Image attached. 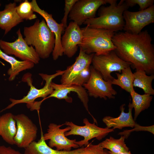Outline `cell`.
I'll return each instance as SVG.
<instances>
[{
	"label": "cell",
	"instance_id": "cell-34",
	"mask_svg": "<svg viewBox=\"0 0 154 154\" xmlns=\"http://www.w3.org/2000/svg\"><path fill=\"white\" fill-rule=\"evenodd\" d=\"M109 154H131L130 151H128L127 152H122L117 153H112L109 151H108Z\"/></svg>",
	"mask_w": 154,
	"mask_h": 154
},
{
	"label": "cell",
	"instance_id": "cell-30",
	"mask_svg": "<svg viewBox=\"0 0 154 154\" xmlns=\"http://www.w3.org/2000/svg\"><path fill=\"white\" fill-rule=\"evenodd\" d=\"M104 149L100 143L96 145L90 143L84 147L81 152L78 154H104Z\"/></svg>",
	"mask_w": 154,
	"mask_h": 154
},
{
	"label": "cell",
	"instance_id": "cell-26",
	"mask_svg": "<svg viewBox=\"0 0 154 154\" xmlns=\"http://www.w3.org/2000/svg\"><path fill=\"white\" fill-rule=\"evenodd\" d=\"M125 137L121 135L118 139H116L110 136L100 143L101 146L104 149L109 150V151L115 153L127 152L129 151L125 142Z\"/></svg>",
	"mask_w": 154,
	"mask_h": 154
},
{
	"label": "cell",
	"instance_id": "cell-33",
	"mask_svg": "<svg viewBox=\"0 0 154 154\" xmlns=\"http://www.w3.org/2000/svg\"><path fill=\"white\" fill-rule=\"evenodd\" d=\"M0 154H24L16 151L11 147L5 145L0 146Z\"/></svg>",
	"mask_w": 154,
	"mask_h": 154
},
{
	"label": "cell",
	"instance_id": "cell-17",
	"mask_svg": "<svg viewBox=\"0 0 154 154\" xmlns=\"http://www.w3.org/2000/svg\"><path fill=\"white\" fill-rule=\"evenodd\" d=\"M78 56L74 64L64 70L60 80L61 84H70L75 78L85 68L89 67L92 63L94 54H88L80 48Z\"/></svg>",
	"mask_w": 154,
	"mask_h": 154
},
{
	"label": "cell",
	"instance_id": "cell-12",
	"mask_svg": "<svg viewBox=\"0 0 154 154\" xmlns=\"http://www.w3.org/2000/svg\"><path fill=\"white\" fill-rule=\"evenodd\" d=\"M17 127L14 138L15 144L25 148L35 141L37 136V127L27 116L23 114L15 115Z\"/></svg>",
	"mask_w": 154,
	"mask_h": 154
},
{
	"label": "cell",
	"instance_id": "cell-23",
	"mask_svg": "<svg viewBox=\"0 0 154 154\" xmlns=\"http://www.w3.org/2000/svg\"><path fill=\"white\" fill-rule=\"evenodd\" d=\"M133 74V86L142 89L145 94L154 95V90L152 86V82L154 79L153 74L148 76L145 71L139 70H136Z\"/></svg>",
	"mask_w": 154,
	"mask_h": 154
},
{
	"label": "cell",
	"instance_id": "cell-14",
	"mask_svg": "<svg viewBox=\"0 0 154 154\" xmlns=\"http://www.w3.org/2000/svg\"><path fill=\"white\" fill-rule=\"evenodd\" d=\"M50 86L53 90L52 93L45 98L46 99L51 97H54L59 99H64L68 102L71 103L72 99L68 96V94L71 92L76 93L84 106L87 111L92 117L94 121L96 119L90 113L89 110L88 102V95L87 92L82 86L73 84L66 85L58 84L52 82L50 83Z\"/></svg>",
	"mask_w": 154,
	"mask_h": 154
},
{
	"label": "cell",
	"instance_id": "cell-27",
	"mask_svg": "<svg viewBox=\"0 0 154 154\" xmlns=\"http://www.w3.org/2000/svg\"><path fill=\"white\" fill-rule=\"evenodd\" d=\"M16 11L19 17L23 20H31L37 18L32 9L31 2L28 0H25L17 6Z\"/></svg>",
	"mask_w": 154,
	"mask_h": 154
},
{
	"label": "cell",
	"instance_id": "cell-28",
	"mask_svg": "<svg viewBox=\"0 0 154 154\" xmlns=\"http://www.w3.org/2000/svg\"><path fill=\"white\" fill-rule=\"evenodd\" d=\"M91 76L90 66L82 70L73 80L71 84L82 86L87 82Z\"/></svg>",
	"mask_w": 154,
	"mask_h": 154
},
{
	"label": "cell",
	"instance_id": "cell-21",
	"mask_svg": "<svg viewBox=\"0 0 154 154\" xmlns=\"http://www.w3.org/2000/svg\"><path fill=\"white\" fill-rule=\"evenodd\" d=\"M17 131L15 115L7 113L0 116V136L5 142L11 145H15L14 138Z\"/></svg>",
	"mask_w": 154,
	"mask_h": 154
},
{
	"label": "cell",
	"instance_id": "cell-8",
	"mask_svg": "<svg viewBox=\"0 0 154 154\" xmlns=\"http://www.w3.org/2000/svg\"><path fill=\"white\" fill-rule=\"evenodd\" d=\"M17 38L10 42L0 40V48L8 55H14L22 61H29L35 64L39 63L40 58L32 46L28 45L25 40L19 28L16 32Z\"/></svg>",
	"mask_w": 154,
	"mask_h": 154
},
{
	"label": "cell",
	"instance_id": "cell-15",
	"mask_svg": "<svg viewBox=\"0 0 154 154\" xmlns=\"http://www.w3.org/2000/svg\"><path fill=\"white\" fill-rule=\"evenodd\" d=\"M30 2L33 11L43 18L49 28L54 35L55 44L52 54L53 59L56 60L63 54L61 41L62 34L65 28L61 23H58L53 18L52 14L41 9L36 0H32Z\"/></svg>",
	"mask_w": 154,
	"mask_h": 154
},
{
	"label": "cell",
	"instance_id": "cell-3",
	"mask_svg": "<svg viewBox=\"0 0 154 154\" xmlns=\"http://www.w3.org/2000/svg\"><path fill=\"white\" fill-rule=\"evenodd\" d=\"M117 1L112 0L107 7L101 6L98 11V17L87 19L83 24L114 33L123 30L125 25L123 14L129 7L125 0H121L118 4Z\"/></svg>",
	"mask_w": 154,
	"mask_h": 154
},
{
	"label": "cell",
	"instance_id": "cell-36",
	"mask_svg": "<svg viewBox=\"0 0 154 154\" xmlns=\"http://www.w3.org/2000/svg\"><path fill=\"white\" fill-rule=\"evenodd\" d=\"M1 3L0 2V6H1Z\"/></svg>",
	"mask_w": 154,
	"mask_h": 154
},
{
	"label": "cell",
	"instance_id": "cell-22",
	"mask_svg": "<svg viewBox=\"0 0 154 154\" xmlns=\"http://www.w3.org/2000/svg\"><path fill=\"white\" fill-rule=\"evenodd\" d=\"M0 58L9 63L11 68L7 71L9 76V80H13L20 73L27 69L33 68L35 64L29 61H19L14 57L8 55L4 52L0 48Z\"/></svg>",
	"mask_w": 154,
	"mask_h": 154
},
{
	"label": "cell",
	"instance_id": "cell-16",
	"mask_svg": "<svg viewBox=\"0 0 154 154\" xmlns=\"http://www.w3.org/2000/svg\"><path fill=\"white\" fill-rule=\"evenodd\" d=\"M61 38V44L63 54L69 58L73 56L82 43V31L80 26L71 21L65 28Z\"/></svg>",
	"mask_w": 154,
	"mask_h": 154
},
{
	"label": "cell",
	"instance_id": "cell-6",
	"mask_svg": "<svg viewBox=\"0 0 154 154\" xmlns=\"http://www.w3.org/2000/svg\"><path fill=\"white\" fill-rule=\"evenodd\" d=\"M92 66L106 81L114 78L111 73L114 72L121 73V71L131 66V64L120 58L115 50L105 54H94L92 59Z\"/></svg>",
	"mask_w": 154,
	"mask_h": 154
},
{
	"label": "cell",
	"instance_id": "cell-29",
	"mask_svg": "<svg viewBox=\"0 0 154 154\" xmlns=\"http://www.w3.org/2000/svg\"><path fill=\"white\" fill-rule=\"evenodd\" d=\"M129 7H132L136 4L139 7V11L144 10L153 5L154 0H125Z\"/></svg>",
	"mask_w": 154,
	"mask_h": 154
},
{
	"label": "cell",
	"instance_id": "cell-25",
	"mask_svg": "<svg viewBox=\"0 0 154 154\" xmlns=\"http://www.w3.org/2000/svg\"><path fill=\"white\" fill-rule=\"evenodd\" d=\"M116 74L117 78L112 79V84L119 86L130 94L135 90L133 86L134 75L130 66L122 70L121 73L116 72Z\"/></svg>",
	"mask_w": 154,
	"mask_h": 154
},
{
	"label": "cell",
	"instance_id": "cell-18",
	"mask_svg": "<svg viewBox=\"0 0 154 154\" xmlns=\"http://www.w3.org/2000/svg\"><path fill=\"white\" fill-rule=\"evenodd\" d=\"M131 100L128 106V112H124L125 104L121 105L120 108L121 113L119 116L116 117L107 116L104 117L102 119V121L106 124V127L110 128L112 127L115 129H122L126 127L133 128L135 123L133 117L132 110L133 108L131 105Z\"/></svg>",
	"mask_w": 154,
	"mask_h": 154
},
{
	"label": "cell",
	"instance_id": "cell-5",
	"mask_svg": "<svg viewBox=\"0 0 154 154\" xmlns=\"http://www.w3.org/2000/svg\"><path fill=\"white\" fill-rule=\"evenodd\" d=\"M64 72V70H59L55 74L52 75L39 74V75L46 82L44 86L39 89L35 88L33 85L31 74L29 73L25 74L22 78V80L23 82L27 83L30 87V90L27 95L20 99L16 100L10 98L9 100L11 103L3 110L1 112L10 109L15 105L21 103H26L27 107L30 109L35 102V100L38 98H43L42 100L40 101L42 103L44 100L48 96L51 94L53 91L50 85L52 80L58 76L62 75Z\"/></svg>",
	"mask_w": 154,
	"mask_h": 154
},
{
	"label": "cell",
	"instance_id": "cell-19",
	"mask_svg": "<svg viewBox=\"0 0 154 154\" xmlns=\"http://www.w3.org/2000/svg\"><path fill=\"white\" fill-rule=\"evenodd\" d=\"M16 3H10L6 5L3 10L0 11V28L4 30V35L23 20L16 11Z\"/></svg>",
	"mask_w": 154,
	"mask_h": 154
},
{
	"label": "cell",
	"instance_id": "cell-35",
	"mask_svg": "<svg viewBox=\"0 0 154 154\" xmlns=\"http://www.w3.org/2000/svg\"><path fill=\"white\" fill-rule=\"evenodd\" d=\"M104 154H109L108 152V150L106 149H104Z\"/></svg>",
	"mask_w": 154,
	"mask_h": 154
},
{
	"label": "cell",
	"instance_id": "cell-20",
	"mask_svg": "<svg viewBox=\"0 0 154 154\" xmlns=\"http://www.w3.org/2000/svg\"><path fill=\"white\" fill-rule=\"evenodd\" d=\"M40 138L38 142L33 141L25 149L24 154H78L83 149V147L69 151L54 149L46 143L42 130Z\"/></svg>",
	"mask_w": 154,
	"mask_h": 154
},
{
	"label": "cell",
	"instance_id": "cell-31",
	"mask_svg": "<svg viewBox=\"0 0 154 154\" xmlns=\"http://www.w3.org/2000/svg\"><path fill=\"white\" fill-rule=\"evenodd\" d=\"M154 125L148 126H141L136 123H135L133 129L130 130H124L123 132H119L118 135H123L125 137V139H127L130 135L131 132L135 131H147L154 134Z\"/></svg>",
	"mask_w": 154,
	"mask_h": 154
},
{
	"label": "cell",
	"instance_id": "cell-32",
	"mask_svg": "<svg viewBox=\"0 0 154 154\" xmlns=\"http://www.w3.org/2000/svg\"><path fill=\"white\" fill-rule=\"evenodd\" d=\"M78 0H65L64 15L61 21V23L65 28L67 26V20L69 13L73 7Z\"/></svg>",
	"mask_w": 154,
	"mask_h": 154
},
{
	"label": "cell",
	"instance_id": "cell-9",
	"mask_svg": "<svg viewBox=\"0 0 154 154\" xmlns=\"http://www.w3.org/2000/svg\"><path fill=\"white\" fill-rule=\"evenodd\" d=\"M90 78L87 82L82 86L87 90L88 96L95 98H103L105 100L108 98H114L117 92L112 86V80L105 81L92 66H90Z\"/></svg>",
	"mask_w": 154,
	"mask_h": 154
},
{
	"label": "cell",
	"instance_id": "cell-10",
	"mask_svg": "<svg viewBox=\"0 0 154 154\" xmlns=\"http://www.w3.org/2000/svg\"><path fill=\"white\" fill-rule=\"evenodd\" d=\"M123 16L125 21L123 30L124 32L139 34L145 27L154 22V5L136 12L125 10Z\"/></svg>",
	"mask_w": 154,
	"mask_h": 154
},
{
	"label": "cell",
	"instance_id": "cell-1",
	"mask_svg": "<svg viewBox=\"0 0 154 154\" xmlns=\"http://www.w3.org/2000/svg\"><path fill=\"white\" fill-rule=\"evenodd\" d=\"M152 38L147 30L138 34L126 32L115 33L112 41L114 50L123 61L136 70L145 71L147 74L154 72V49Z\"/></svg>",
	"mask_w": 154,
	"mask_h": 154
},
{
	"label": "cell",
	"instance_id": "cell-24",
	"mask_svg": "<svg viewBox=\"0 0 154 154\" xmlns=\"http://www.w3.org/2000/svg\"><path fill=\"white\" fill-rule=\"evenodd\" d=\"M130 94L132 100L131 104L134 110L133 119L135 121L141 112L150 107L153 97L152 95L148 94H140L135 90Z\"/></svg>",
	"mask_w": 154,
	"mask_h": 154
},
{
	"label": "cell",
	"instance_id": "cell-7",
	"mask_svg": "<svg viewBox=\"0 0 154 154\" xmlns=\"http://www.w3.org/2000/svg\"><path fill=\"white\" fill-rule=\"evenodd\" d=\"M83 122L85 124L84 126L78 125L72 122L66 121L64 124L70 127V130L65 133L66 137L76 135L84 137L83 140L75 142L79 147L84 145L86 146L89 143V141L93 138L100 140L110 133L114 131L113 128L99 127L94 122L92 123H90L86 118L84 119Z\"/></svg>",
	"mask_w": 154,
	"mask_h": 154
},
{
	"label": "cell",
	"instance_id": "cell-13",
	"mask_svg": "<svg viewBox=\"0 0 154 154\" xmlns=\"http://www.w3.org/2000/svg\"><path fill=\"white\" fill-rule=\"evenodd\" d=\"M64 124L57 125L51 123L48 125L47 132L43 134L45 141L49 140L48 145L52 148L55 147L58 151H69L72 148H78L79 147L75 143L76 139H70L68 138L65 133L70 130L69 126L64 129L60 127Z\"/></svg>",
	"mask_w": 154,
	"mask_h": 154
},
{
	"label": "cell",
	"instance_id": "cell-11",
	"mask_svg": "<svg viewBox=\"0 0 154 154\" xmlns=\"http://www.w3.org/2000/svg\"><path fill=\"white\" fill-rule=\"evenodd\" d=\"M112 0H78L73 7L68 17L81 26L87 19L96 17L98 10L102 6L110 4Z\"/></svg>",
	"mask_w": 154,
	"mask_h": 154
},
{
	"label": "cell",
	"instance_id": "cell-2",
	"mask_svg": "<svg viewBox=\"0 0 154 154\" xmlns=\"http://www.w3.org/2000/svg\"><path fill=\"white\" fill-rule=\"evenodd\" d=\"M23 35L26 43L35 47L40 58H47L52 53L55 37L44 19H37L33 25L24 27Z\"/></svg>",
	"mask_w": 154,
	"mask_h": 154
},
{
	"label": "cell",
	"instance_id": "cell-4",
	"mask_svg": "<svg viewBox=\"0 0 154 154\" xmlns=\"http://www.w3.org/2000/svg\"><path fill=\"white\" fill-rule=\"evenodd\" d=\"M81 28L83 38L79 46L86 53L97 55L105 54L116 49V47L112 41L115 33L87 25Z\"/></svg>",
	"mask_w": 154,
	"mask_h": 154
}]
</instances>
